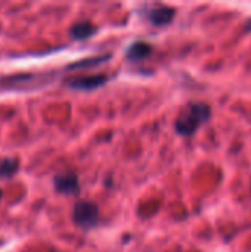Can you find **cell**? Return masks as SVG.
Wrapping results in <instances>:
<instances>
[{
  "label": "cell",
  "mask_w": 251,
  "mask_h": 252,
  "mask_svg": "<svg viewBox=\"0 0 251 252\" xmlns=\"http://www.w3.org/2000/svg\"><path fill=\"white\" fill-rule=\"evenodd\" d=\"M212 117V109L204 102L188 103L178 115L175 128L180 136H192Z\"/></svg>",
  "instance_id": "cell-1"
},
{
  "label": "cell",
  "mask_w": 251,
  "mask_h": 252,
  "mask_svg": "<svg viewBox=\"0 0 251 252\" xmlns=\"http://www.w3.org/2000/svg\"><path fill=\"white\" fill-rule=\"evenodd\" d=\"M74 224L83 230H90L98 226L99 208L92 201H77L72 210Z\"/></svg>",
  "instance_id": "cell-2"
},
{
  "label": "cell",
  "mask_w": 251,
  "mask_h": 252,
  "mask_svg": "<svg viewBox=\"0 0 251 252\" xmlns=\"http://www.w3.org/2000/svg\"><path fill=\"white\" fill-rule=\"evenodd\" d=\"M53 188L62 195H74L80 189L78 177L74 173H61L53 177Z\"/></svg>",
  "instance_id": "cell-3"
},
{
  "label": "cell",
  "mask_w": 251,
  "mask_h": 252,
  "mask_svg": "<svg viewBox=\"0 0 251 252\" xmlns=\"http://www.w3.org/2000/svg\"><path fill=\"white\" fill-rule=\"evenodd\" d=\"M105 83H107V75H104V74L77 77V78H71L67 81V84L75 90H93V89L104 86Z\"/></svg>",
  "instance_id": "cell-4"
},
{
  "label": "cell",
  "mask_w": 251,
  "mask_h": 252,
  "mask_svg": "<svg viewBox=\"0 0 251 252\" xmlns=\"http://www.w3.org/2000/svg\"><path fill=\"white\" fill-rule=\"evenodd\" d=\"M176 10L170 6H154L151 10L146 12V19L157 27L167 25L173 21Z\"/></svg>",
  "instance_id": "cell-5"
},
{
  "label": "cell",
  "mask_w": 251,
  "mask_h": 252,
  "mask_svg": "<svg viewBox=\"0 0 251 252\" xmlns=\"http://www.w3.org/2000/svg\"><path fill=\"white\" fill-rule=\"evenodd\" d=\"M152 53V46L148 44L146 41H135L132 43L127 49H126V59L132 61V62H138L142 61L145 58H148Z\"/></svg>",
  "instance_id": "cell-6"
},
{
  "label": "cell",
  "mask_w": 251,
  "mask_h": 252,
  "mask_svg": "<svg viewBox=\"0 0 251 252\" xmlns=\"http://www.w3.org/2000/svg\"><path fill=\"white\" fill-rule=\"evenodd\" d=\"M96 32V27L92 25L90 22L87 21H81V22H77L74 24L71 28H70V34L74 40H84V38H89L92 37L93 34Z\"/></svg>",
  "instance_id": "cell-7"
},
{
  "label": "cell",
  "mask_w": 251,
  "mask_h": 252,
  "mask_svg": "<svg viewBox=\"0 0 251 252\" xmlns=\"http://www.w3.org/2000/svg\"><path fill=\"white\" fill-rule=\"evenodd\" d=\"M19 168L18 158H4L0 161V179H6L13 176Z\"/></svg>",
  "instance_id": "cell-8"
},
{
  "label": "cell",
  "mask_w": 251,
  "mask_h": 252,
  "mask_svg": "<svg viewBox=\"0 0 251 252\" xmlns=\"http://www.w3.org/2000/svg\"><path fill=\"white\" fill-rule=\"evenodd\" d=\"M108 58H109V55L108 56H98V58H87L84 61H80V62H75V63L70 65V68H89V66H95V65L107 61Z\"/></svg>",
  "instance_id": "cell-9"
},
{
  "label": "cell",
  "mask_w": 251,
  "mask_h": 252,
  "mask_svg": "<svg viewBox=\"0 0 251 252\" xmlns=\"http://www.w3.org/2000/svg\"><path fill=\"white\" fill-rule=\"evenodd\" d=\"M246 30H247V31H251V19L249 21V22H247V25H246Z\"/></svg>",
  "instance_id": "cell-10"
}]
</instances>
